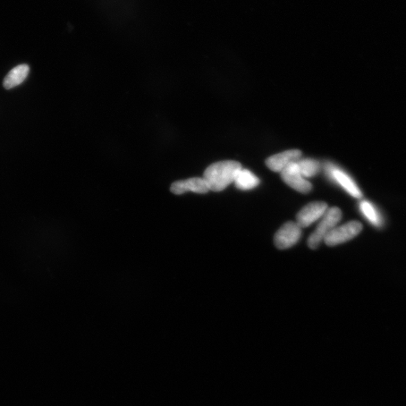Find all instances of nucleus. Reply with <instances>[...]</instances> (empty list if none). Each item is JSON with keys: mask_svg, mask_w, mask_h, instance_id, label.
Returning <instances> with one entry per match:
<instances>
[{"mask_svg": "<svg viewBox=\"0 0 406 406\" xmlns=\"http://www.w3.org/2000/svg\"><path fill=\"white\" fill-rule=\"evenodd\" d=\"M242 168L240 163L224 160L210 165L203 175L210 191L220 192L234 183L237 175Z\"/></svg>", "mask_w": 406, "mask_h": 406, "instance_id": "obj_1", "label": "nucleus"}, {"mask_svg": "<svg viewBox=\"0 0 406 406\" xmlns=\"http://www.w3.org/2000/svg\"><path fill=\"white\" fill-rule=\"evenodd\" d=\"M342 217V213L340 209L337 207L328 209L325 215L321 218L316 230L309 237L308 241L309 248L316 249L325 240L326 236L340 223Z\"/></svg>", "mask_w": 406, "mask_h": 406, "instance_id": "obj_2", "label": "nucleus"}, {"mask_svg": "<svg viewBox=\"0 0 406 406\" xmlns=\"http://www.w3.org/2000/svg\"><path fill=\"white\" fill-rule=\"evenodd\" d=\"M362 229V224L358 222H351L340 226H336L325 239L328 246L348 242L357 236Z\"/></svg>", "mask_w": 406, "mask_h": 406, "instance_id": "obj_3", "label": "nucleus"}, {"mask_svg": "<svg viewBox=\"0 0 406 406\" xmlns=\"http://www.w3.org/2000/svg\"><path fill=\"white\" fill-rule=\"evenodd\" d=\"M280 173L282 180L295 191L302 193L311 191L312 185L301 174L297 162L287 165Z\"/></svg>", "mask_w": 406, "mask_h": 406, "instance_id": "obj_4", "label": "nucleus"}, {"mask_svg": "<svg viewBox=\"0 0 406 406\" xmlns=\"http://www.w3.org/2000/svg\"><path fill=\"white\" fill-rule=\"evenodd\" d=\"M302 228L294 222L284 224L275 235V244L279 249H287L293 246L300 240Z\"/></svg>", "mask_w": 406, "mask_h": 406, "instance_id": "obj_5", "label": "nucleus"}, {"mask_svg": "<svg viewBox=\"0 0 406 406\" xmlns=\"http://www.w3.org/2000/svg\"><path fill=\"white\" fill-rule=\"evenodd\" d=\"M327 209L328 206L326 202H311L301 209L297 215V222L296 223L301 228L309 226L313 223L317 222L318 220L321 219L326 213Z\"/></svg>", "mask_w": 406, "mask_h": 406, "instance_id": "obj_6", "label": "nucleus"}, {"mask_svg": "<svg viewBox=\"0 0 406 406\" xmlns=\"http://www.w3.org/2000/svg\"><path fill=\"white\" fill-rule=\"evenodd\" d=\"M302 157L300 150H289L275 155L266 160V164L271 171L281 173L289 164L298 162Z\"/></svg>", "mask_w": 406, "mask_h": 406, "instance_id": "obj_7", "label": "nucleus"}, {"mask_svg": "<svg viewBox=\"0 0 406 406\" xmlns=\"http://www.w3.org/2000/svg\"><path fill=\"white\" fill-rule=\"evenodd\" d=\"M171 191L176 195H181L186 192L191 191L197 193H206L210 189L203 177H191V179L174 182Z\"/></svg>", "mask_w": 406, "mask_h": 406, "instance_id": "obj_8", "label": "nucleus"}, {"mask_svg": "<svg viewBox=\"0 0 406 406\" xmlns=\"http://www.w3.org/2000/svg\"><path fill=\"white\" fill-rule=\"evenodd\" d=\"M327 172L331 179L338 184L351 195L355 198H360L362 197V193L358 188L356 184H355L351 177L338 169L334 166L332 164L327 165Z\"/></svg>", "mask_w": 406, "mask_h": 406, "instance_id": "obj_9", "label": "nucleus"}, {"mask_svg": "<svg viewBox=\"0 0 406 406\" xmlns=\"http://www.w3.org/2000/svg\"><path fill=\"white\" fill-rule=\"evenodd\" d=\"M30 68L26 64L16 66L6 76L3 86L6 89H12L19 86L29 74Z\"/></svg>", "mask_w": 406, "mask_h": 406, "instance_id": "obj_10", "label": "nucleus"}, {"mask_svg": "<svg viewBox=\"0 0 406 406\" xmlns=\"http://www.w3.org/2000/svg\"><path fill=\"white\" fill-rule=\"evenodd\" d=\"M234 183L237 188L242 191H249L258 187L260 180L255 174L248 169L242 168L237 175Z\"/></svg>", "mask_w": 406, "mask_h": 406, "instance_id": "obj_11", "label": "nucleus"}, {"mask_svg": "<svg viewBox=\"0 0 406 406\" xmlns=\"http://www.w3.org/2000/svg\"><path fill=\"white\" fill-rule=\"evenodd\" d=\"M297 163L304 177L315 176L320 171V164L316 160L300 158Z\"/></svg>", "mask_w": 406, "mask_h": 406, "instance_id": "obj_12", "label": "nucleus"}, {"mask_svg": "<svg viewBox=\"0 0 406 406\" xmlns=\"http://www.w3.org/2000/svg\"><path fill=\"white\" fill-rule=\"evenodd\" d=\"M360 210L363 215L368 220V221L375 226H379L382 225L383 220L378 213L377 210L370 202L367 201H362L360 203Z\"/></svg>", "mask_w": 406, "mask_h": 406, "instance_id": "obj_13", "label": "nucleus"}]
</instances>
